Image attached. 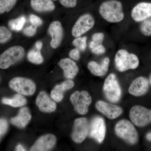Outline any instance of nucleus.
I'll use <instances>...</instances> for the list:
<instances>
[{
	"instance_id": "12",
	"label": "nucleus",
	"mask_w": 151,
	"mask_h": 151,
	"mask_svg": "<svg viewBox=\"0 0 151 151\" xmlns=\"http://www.w3.org/2000/svg\"><path fill=\"white\" fill-rule=\"evenodd\" d=\"M131 16L134 21L143 22L151 17V3H139L132 9Z\"/></svg>"
},
{
	"instance_id": "18",
	"label": "nucleus",
	"mask_w": 151,
	"mask_h": 151,
	"mask_svg": "<svg viewBox=\"0 0 151 151\" xmlns=\"http://www.w3.org/2000/svg\"><path fill=\"white\" fill-rule=\"evenodd\" d=\"M58 65L63 70L64 76L68 79L75 77L78 72V67L75 61L69 58H63L58 62Z\"/></svg>"
},
{
	"instance_id": "11",
	"label": "nucleus",
	"mask_w": 151,
	"mask_h": 151,
	"mask_svg": "<svg viewBox=\"0 0 151 151\" xmlns=\"http://www.w3.org/2000/svg\"><path fill=\"white\" fill-rule=\"evenodd\" d=\"M89 124L85 118L76 119L74 122L73 131L71 134L72 139L76 143H80L86 139L89 134Z\"/></svg>"
},
{
	"instance_id": "38",
	"label": "nucleus",
	"mask_w": 151,
	"mask_h": 151,
	"mask_svg": "<svg viewBox=\"0 0 151 151\" xmlns=\"http://www.w3.org/2000/svg\"><path fill=\"white\" fill-rule=\"evenodd\" d=\"M16 150L18 151H26L25 149L23 147L22 145L19 144L17 146L16 148Z\"/></svg>"
},
{
	"instance_id": "35",
	"label": "nucleus",
	"mask_w": 151,
	"mask_h": 151,
	"mask_svg": "<svg viewBox=\"0 0 151 151\" xmlns=\"http://www.w3.org/2000/svg\"><path fill=\"white\" fill-rule=\"evenodd\" d=\"M92 52L94 54L96 55H101L104 54L106 51L105 46L102 44L96 45L95 47L91 49Z\"/></svg>"
},
{
	"instance_id": "25",
	"label": "nucleus",
	"mask_w": 151,
	"mask_h": 151,
	"mask_svg": "<svg viewBox=\"0 0 151 151\" xmlns=\"http://www.w3.org/2000/svg\"><path fill=\"white\" fill-rule=\"evenodd\" d=\"M29 60L36 64H40L43 61V58L40 52V50H32L29 52L27 54Z\"/></svg>"
},
{
	"instance_id": "4",
	"label": "nucleus",
	"mask_w": 151,
	"mask_h": 151,
	"mask_svg": "<svg viewBox=\"0 0 151 151\" xmlns=\"http://www.w3.org/2000/svg\"><path fill=\"white\" fill-rule=\"evenodd\" d=\"M116 134L127 142L134 145L138 141L137 132L133 124L127 120L119 121L115 127Z\"/></svg>"
},
{
	"instance_id": "39",
	"label": "nucleus",
	"mask_w": 151,
	"mask_h": 151,
	"mask_svg": "<svg viewBox=\"0 0 151 151\" xmlns=\"http://www.w3.org/2000/svg\"><path fill=\"white\" fill-rule=\"evenodd\" d=\"M146 137L147 139L148 140L151 141V133H148L147 134L146 136Z\"/></svg>"
},
{
	"instance_id": "30",
	"label": "nucleus",
	"mask_w": 151,
	"mask_h": 151,
	"mask_svg": "<svg viewBox=\"0 0 151 151\" xmlns=\"http://www.w3.org/2000/svg\"><path fill=\"white\" fill-rule=\"evenodd\" d=\"M8 129V123L5 119H0V140L4 136Z\"/></svg>"
},
{
	"instance_id": "16",
	"label": "nucleus",
	"mask_w": 151,
	"mask_h": 151,
	"mask_svg": "<svg viewBox=\"0 0 151 151\" xmlns=\"http://www.w3.org/2000/svg\"><path fill=\"white\" fill-rule=\"evenodd\" d=\"M36 104L41 112L50 113L56 110V104L45 92H41L38 95Z\"/></svg>"
},
{
	"instance_id": "28",
	"label": "nucleus",
	"mask_w": 151,
	"mask_h": 151,
	"mask_svg": "<svg viewBox=\"0 0 151 151\" xmlns=\"http://www.w3.org/2000/svg\"><path fill=\"white\" fill-rule=\"evenodd\" d=\"M141 32L143 35L145 36L150 37L151 36V17L143 21L141 25Z\"/></svg>"
},
{
	"instance_id": "7",
	"label": "nucleus",
	"mask_w": 151,
	"mask_h": 151,
	"mask_svg": "<svg viewBox=\"0 0 151 151\" xmlns=\"http://www.w3.org/2000/svg\"><path fill=\"white\" fill-rule=\"evenodd\" d=\"M70 101L76 111L81 115H85L88 111L92 98L89 93L85 91H76L71 94Z\"/></svg>"
},
{
	"instance_id": "1",
	"label": "nucleus",
	"mask_w": 151,
	"mask_h": 151,
	"mask_svg": "<svg viewBox=\"0 0 151 151\" xmlns=\"http://www.w3.org/2000/svg\"><path fill=\"white\" fill-rule=\"evenodd\" d=\"M99 12L105 20L111 23L120 22L125 17L122 3L117 0L104 1L100 5Z\"/></svg>"
},
{
	"instance_id": "36",
	"label": "nucleus",
	"mask_w": 151,
	"mask_h": 151,
	"mask_svg": "<svg viewBox=\"0 0 151 151\" xmlns=\"http://www.w3.org/2000/svg\"><path fill=\"white\" fill-rule=\"evenodd\" d=\"M69 56L71 59L74 60H78L80 58V57L79 50L76 47L70 50L69 52Z\"/></svg>"
},
{
	"instance_id": "19",
	"label": "nucleus",
	"mask_w": 151,
	"mask_h": 151,
	"mask_svg": "<svg viewBox=\"0 0 151 151\" xmlns=\"http://www.w3.org/2000/svg\"><path fill=\"white\" fill-rule=\"evenodd\" d=\"M110 59L108 57L105 58L100 64L95 61H91L88 63L87 67L89 71L94 75L102 76L108 72Z\"/></svg>"
},
{
	"instance_id": "14",
	"label": "nucleus",
	"mask_w": 151,
	"mask_h": 151,
	"mask_svg": "<svg viewBox=\"0 0 151 151\" xmlns=\"http://www.w3.org/2000/svg\"><path fill=\"white\" fill-rule=\"evenodd\" d=\"M56 142L55 136L52 134H47L42 136L38 139L31 148V151H47L53 148Z\"/></svg>"
},
{
	"instance_id": "37",
	"label": "nucleus",
	"mask_w": 151,
	"mask_h": 151,
	"mask_svg": "<svg viewBox=\"0 0 151 151\" xmlns=\"http://www.w3.org/2000/svg\"><path fill=\"white\" fill-rule=\"evenodd\" d=\"M36 47L38 50H41L42 47V43L40 41H38L35 45Z\"/></svg>"
},
{
	"instance_id": "31",
	"label": "nucleus",
	"mask_w": 151,
	"mask_h": 151,
	"mask_svg": "<svg viewBox=\"0 0 151 151\" xmlns=\"http://www.w3.org/2000/svg\"><path fill=\"white\" fill-rule=\"evenodd\" d=\"M105 35L102 32H97L94 34L92 37V41L97 44H100L103 42Z\"/></svg>"
},
{
	"instance_id": "6",
	"label": "nucleus",
	"mask_w": 151,
	"mask_h": 151,
	"mask_svg": "<svg viewBox=\"0 0 151 151\" xmlns=\"http://www.w3.org/2000/svg\"><path fill=\"white\" fill-rule=\"evenodd\" d=\"M9 86L19 94L26 96L33 95L36 88L35 83L32 80L23 77L13 78L10 81Z\"/></svg>"
},
{
	"instance_id": "13",
	"label": "nucleus",
	"mask_w": 151,
	"mask_h": 151,
	"mask_svg": "<svg viewBox=\"0 0 151 151\" xmlns=\"http://www.w3.org/2000/svg\"><path fill=\"white\" fill-rule=\"evenodd\" d=\"M48 31L51 36V47L58 48L62 42L63 37V30L61 23L58 21L52 22L49 27Z\"/></svg>"
},
{
	"instance_id": "22",
	"label": "nucleus",
	"mask_w": 151,
	"mask_h": 151,
	"mask_svg": "<svg viewBox=\"0 0 151 151\" xmlns=\"http://www.w3.org/2000/svg\"><path fill=\"white\" fill-rule=\"evenodd\" d=\"M31 5L35 10L40 12H51L55 9L52 0H31Z\"/></svg>"
},
{
	"instance_id": "40",
	"label": "nucleus",
	"mask_w": 151,
	"mask_h": 151,
	"mask_svg": "<svg viewBox=\"0 0 151 151\" xmlns=\"http://www.w3.org/2000/svg\"><path fill=\"white\" fill-rule=\"evenodd\" d=\"M150 84L151 85V74L150 76Z\"/></svg>"
},
{
	"instance_id": "21",
	"label": "nucleus",
	"mask_w": 151,
	"mask_h": 151,
	"mask_svg": "<svg viewBox=\"0 0 151 151\" xmlns=\"http://www.w3.org/2000/svg\"><path fill=\"white\" fill-rule=\"evenodd\" d=\"M74 86V83L70 80H66L61 84L56 85L52 90L50 96L52 100L57 102L61 101L63 98L64 92Z\"/></svg>"
},
{
	"instance_id": "26",
	"label": "nucleus",
	"mask_w": 151,
	"mask_h": 151,
	"mask_svg": "<svg viewBox=\"0 0 151 151\" xmlns=\"http://www.w3.org/2000/svg\"><path fill=\"white\" fill-rule=\"evenodd\" d=\"M17 1V0H0V14L10 11Z\"/></svg>"
},
{
	"instance_id": "20",
	"label": "nucleus",
	"mask_w": 151,
	"mask_h": 151,
	"mask_svg": "<svg viewBox=\"0 0 151 151\" xmlns=\"http://www.w3.org/2000/svg\"><path fill=\"white\" fill-rule=\"evenodd\" d=\"M31 118L28 108L24 107L20 110L17 116L11 119V122L14 126L23 129L26 127Z\"/></svg>"
},
{
	"instance_id": "2",
	"label": "nucleus",
	"mask_w": 151,
	"mask_h": 151,
	"mask_svg": "<svg viewBox=\"0 0 151 151\" xmlns=\"http://www.w3.org/2000/svg\"><path fill=\"white\" fill-rule=\"evenodd\" d=\"M116 68L120 72L129 69H134L139 66V61L136 55L129 53L125 49H120L116 52L115 57Z\"/></svg>"
},
{
	"instance_id": "34",
	"label": "nucleus",
	"mask_w": 151,
	"mask_h": 151,
	"mask_svg": "<svg viewBox=\"0 0 151 151\" xmlns=\"http://www.w3.org/2000/svg\"><path fill=\"white\" fill-rule=\"evenodd\" d=\"M60 4L65 8H74L77 4V0H59Z\"/></svg>"
},
{
	"instance_id": "9",
	"label": "nucleus",
	"mask_w": 151,
	"mask_h": 151,
	"mask_svg": "<svg viewBox=\"0 0 151 151\" xmlns=\"http://www.w3.org/2000/svg\"><path fill=\"white\" fill-rule=\"evenodd\" d=\"M95 20L92 15L84 14L77 19L71 30V34L73 37L81 36L94 27Z\"/></svg>"
},
{
	"instance_id": "5",
	"label": "nucleus",
	"mask_w": 151,
	"mask_h": 151,
	"mask_svg": "<svg viewBox=\"0 0 151 151\" xmlns=\"http://www.w3.org/2000/svg\"><path fill=\"white\" fill-rule=\"evenodd\" d=\"M103 90L106 98L113 103L119 102L122 95V90L116 75L111 73L105 79Z\"/></svg>"
},
{
	"instance_id": "33",
	"label": "nucleus",
	"mask_w": 151,
	"mask_h": 151,
	"mask_svg": "<svg viewBox=\"0 0 151 151\" xmlns=\"http://www.w3.org/2000/svg\"><path fill=\"white\" fill-rule=\"evenodd\" d=\"M36 32V27L32 25L26 28L23 30V33L25 35L29 37H32L35 35Z\"/></svg>"
},
{
	"instance_id": "29",
	"label": "nucleus",
	"mask_w": 151,
	"mask_h": 151,
	"mask_svg": "<svg viewBox=\"0 0 151 151\" xmlns=\"http://www.w3.org/2000/svg\"><path fill=\"white\" fill-rule=\"evenodd\" d=\"M73 44L76 48L81 51H84L87 46V37H76L73 40Z\"/></svg>"
},
{
	"instance_id": "32",
	"label": "nucleus",
	"mask_w": 151,
	"mask_h": 151,
	"mask_svg": "<svg viewBox=\"0 0 151 151\" xmlns=\"http://www.w3.org/2000/svg\"><path fill=\"white\" fill-rule=\"evenodd\" d=\"M29 19L32 25L36 27L40 26L42 24V20L41 19L35 15H31L29 17Z\"/></svg>"
},
{
	"instance_id": "3",
	"label": "nucleus",
	"mask_w": 151,
	"mask_h": 151,
	"mask_svg": "<svg viewBox=\"0 0 151 151\" xmlns=\"http://www.w3.org/2000/svg\"><path fill=\"white\" fill-rule=\"evenodd\" d=\"M24 55L25 50L22 47L14 46L8 48L0 55V68L7 69L20 61Z\"/></svg>"
},
{
	"instance_id": "17",
	"label": "nucleus",
	"mask_w": 151,
	"mask_h": 151,
	"mask_svg": "<svg viewBox=\"0 0 151 151\" xmlns=\"http://www.w3.org/2000/svg\"><path fill=\"white\" fill-rule=\"evenodd\" d=\"M149 88V82L147 78L139 76L132 82L129 91L130 94L136 96H140L145 94Z\"/></svg>"
},
{
	"instance_id": "27",
	"label": "nucleus",
	"mask_w": 151,
	"mask_h": 151,
	"mask_svg": "<svg viewBox=\"0 0 151 151\" xmlns=\"http://www.w3.org/2000/svg\"><path fill=\"white\" fill-rule=\"evenodd\" d=\"M12 37L10 31L4 26H0V43H4L8 42Z\"/></svg>"
},
{
	"instance_id": "41",
	"label": "nucleus",
	"mask_w": 151,
	"mask_h": 151,
	"mask_svg": "<svg viewBox=\"0 0 151 151\" xmlns=\"http://www.w3.org/2000/svg\"><path fill=\"white\" fill-rule=\"evenodd\" d=\"M53 1H55V0H53Z\"/></svg>"
},
{
	"instance_id": "10",
	"label": "nucleus",
	"mask_w": 151,
	"mask_h": 151,
	"mask_svg": "<svg viewBox=\"0 0 151 151\" xmlns=\"http://www.w3.org/2000/svg\"><path fill=\"white\" fill-rule=\"evenodd\" d=\"M106 133L105 121L103 118L97 116L92 119L89 125V135L98 143L103 142Z\"/></svg>"
},
{
	"instance_id": "8",
	"label": "nucleus",
	"mask_w": 151,
	"mask_h": 151,
	"mask_svg": "<svg viewBox=\"0 0 151 151\" xmlns=\"http://www.w3.org/2000/svg\"><path fill=\"white\" fill-rule=\"evenodd\" d=\"M129 117L132 122L138 127H145L151 124V110L143 106H133L130 110Z\"/></svg>"
},
{
	"instance_id": "24",
	"label": "nucleus",
	"mask_w": 151,
	"mask_h": 151,
	"mask_svg": "<svg viewBox=\"0 0 151 151\" xmlns=\"http://www.w3.org/2000/svg\"><path fill=\"white\" fill-rule=\"evenodd\" d=\"M26 22L24 16L19 17L17 18L11 20L9 22L10 28L15 31L19 32L21 30Z\"/></svg>"
},
{
	"instance_id": "15",
	"label": "nucleus",
	"mask_w": 151,
	"mask_h": 151,
	"mask_svg": "<svg viewBox=\"0 0 151 151\" xmlns=\"http://www.w3.org/2000/svg\"><path fill=\"white\" fill-rule=\"evenodd\" d=\"M96 107L98 111L110 119H116L123 112L122 108L119 106L103 101H98Z\"/></svg>"
},
{
	"instance_id": "23",
	"label": "nucleus",
	"mask_w": 151,
	"mask_h": 151,
	"mask_svg": "<svg viewBox=\"0 0 151 151\" xmlns=\"http://www.w3.org/2000/svg\"><path fill=\"white\" fill-rule=\"evenodd\" d=\"M2 102L5 105L17 108L24 106L27 104V101L22 94H17L12 98H3Z\"/></svg>"
}]
</instances>
